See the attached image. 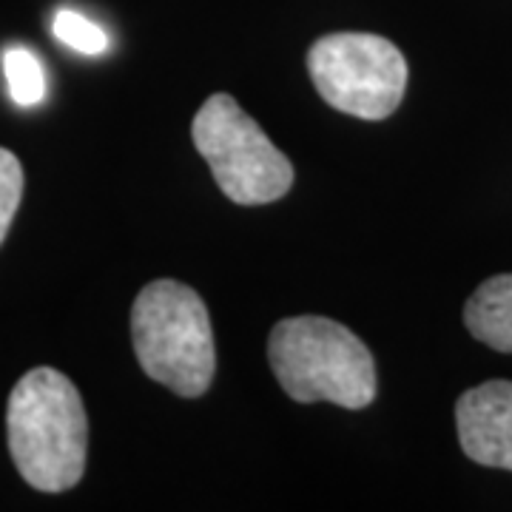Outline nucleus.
Returning <instances> with one entry per match:
<instances>
[{"instance_id": "1", "label": "nucleus", "mask_w": 512, "mask_h": 512, "mask_svg": "<svg viewBox=\"0 0 512 512\" xmlns=\"http://www.w3.org/2000/svg\"><path fill=\"white\" fill-rule=\"evenodd\" d=\"M6 436L18 473L40 493H66L83 478L86 407L72 379L55 367H35L12 387Z\"/></svg>"}, {"instance_id": "2", "label": "nucleus", "mask_w": 512, "mask_h": 512, "mask_svg": "<svg viewBox=\"0 0 512 512\" xmlns=\"http://www.w3.org/2000/svg\"><path fill=\"white\" fill-rule=\"evenodd\" d=\"M268 362L293 402L362 410L376 399V362L365 342L328 316L282 319L268 339Z\"/></svg>"}, {"instance_id": "3", "label": "nucleus", "mask_w": 512, "mask_h": 512, "mask_svg": "<svg viewBox=\"0 0 512 512\" xmlns=\"http://www.w3.org/2000/svg\"><path fill=\"white\" fill-rule=\"evenodd\" d=\"M131 339L140 367L177 396H202L217 370L208 308L194 288L174 279L146 285L131 308Z\"/></svg>"}, {"instance_id": "4", "label": "nucleus", "mask_w": 512, "mask_h": 512, "mask_svg": "<svg viewBox=\"0 0 512 512\" xmlns=\"http://www.w3.org/2000/svg\"><path fill=\"white\" fill-rule=\"evenodd\" d=\"M191 137L222 194L237 205H268L291 191V160L231 94H214L202 103Z\"/></svg>"}, {"instance_id": "5", "label": "nucleus", "mask_w": 512, "mask_h": 512, "mask_svg": "<svg viewBox=\"0 0 512 512\" xmlns=\"http://www.w3.org/2000/svg\"><path fill=\"white\" fill-rule=\"evenodd\" d=\"M308 72L328 106L362 120H384L399 109L410 74L387 37L367 32L319 37L308 52Z\"/></svg>"}, {"instance_id": "6", "label": "nucleus", "mask_w": 512, "mask_h": 512, "mask_svg": "<svg viewBox=\"0 0 512 512\" xmlns=\"http://www.w3.org/2000/svg\"><path fill=\"white\" fill-rule=\"evenodd\" d=\"M458 441L467 458L512 473V382H484L456 404Z\"/></svg>"}, {"instance_id": "7", "label": "nucleus", "mask_w": 512, "mask_h": 512, "mask_svg": "<svg viewBox=\"0 0 512 512\" xmlns=\"http://www.w3.org/2000/svg\"><path fill=\"white\" fill-rule=\"evenodd\" d=\"M464 325L487 348L512 353V274L478 285L464 305Z\"/></svg>"}, {"instance_id": "8", "label": "nucleus", "mask_w": 512, "mask_h": 512, "mask_svg": "<svg viewBox=\"0 0 512 512\" xmlns=\"http://www.w3.org/2000/svg\"><path fill=\"white\" fill-rule=\"evenodd\" d=\"M3 74L9 83V94L20 109H32L37 103H43L46 74H43V63L35 52H29L23 46L6 49L3 52Z\"/></svg>"}, {"instance_id": "9", "label": "nucleus", "mask_w": 512, "mask_h": 512, "mask_svg": "<svg viewBox=\"0 0 512 512\" xmlns=\"http://www.w3.org/2000/svg\"><path fill=\"white\" fill-rule=\"evenodd\" d=\"M52 29L60 43H66L80 55H103L109 49V35L94 20L83 18L80 12H72V9H60Z\"/></svg>"}, {"instance_id": "10", "label": "nucleus", "mask_w": 512, "mask_h": 512, "mask_svg": "<svg viewBox=\"0 0 512 512\" xmlns=\"http://www.w3.org/2000/svg\"><path fill=\"white\" fill-rule=\"evenodd\" d=\"M20 197H23V168H20V160L0 148V245L12 228V220L18 214Z\"/></svg>"}]
</instances>
